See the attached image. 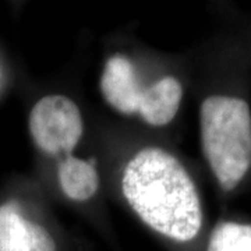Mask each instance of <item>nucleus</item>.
Returning a JSON list of instances; mask_svg holds the SVG:
<instances>
[{
  "label": "nucleus",
  "mask_w": 251,
  "mask_h": 251,
  "mask_svg": "<svg viewBox=\"0 0 251 251\" xmlns=\"http://www.w3.org/2000/svg\"><path fill=\"white\" fill-rule=\"evenodd\" d=\"M57 180L63 194L75 202L91 200L99 188L95 166L74 155H67L57 163Z\"/></svg>",
  "instance_id": "6"
},
{
  "label": "nucleus",
  "mask_w": 251,
  "mask_h": 251,
  "mask_svg": "<svg viewBox=\"0 0 251 251\" xmlns=\"http://www.w3.org/2000/svg\"><path fill=\"white\" fill-rule=\"evenodd\" d=\"M206 251H251V224L224 221L216 225Z\"/></svg>",
  "instance_id": "7"
},
{
  "label": "nucleus",
  "mask_w": 251,
  "mask_h": 251,
  "mask_svg": "<svg viewBox=\"0 0 251 251\" xmlns=\"http://www.w3.org/2000/svg\"><path fill=\"white\" fill-rule=\"evenodd\" d=\"M122 191L144 224L179 243L201 232L204 212L194 180L181 162L158 147L133 155L122 175Z\"/></svg>",
  "instance_id": "1"
},
{
  "label": "nucleus",
  "mask_w": 251,
  "mask_h": 251,
  "mask_svg": "<svg viewBox=\"0 0 251 251\" xmlns=\"http://www.w3.org/2000/svg\"><path fill=\"white\" fill-rule=\"evenodd\" d=\"M205 161L224 191H233L251 169V109L247 100L211 95L200 106Z\"/></svg>",
  "instance_id": "2"
},
{
  "label": "nucleus",
  "mask_w": 251,
  "mask_h": 251,
  "mask_svg": "<svg viewBox=\"0 0 251 251\" xmlns=\"http://www.w3.org/2000/svg\"><path fill=\"white\" fill-rule=\"evenodd\" d=\"M53 236L21 214L16 202L0 206V251H56Z\"/></svg>",
  "instance_id": "5"
},
{
  "label": "nucleus",
  "mask_w": 251,
  "mask_h": 251,
  "mask_svg": "<svg viewBox=\"0 0 251 251\" xmlns=\"http://www.w3.org/2000/svg\"><path fill=\"white\" fill-rule=\"evenodd\" d=\"M99 87L110 108L126 116H140L152 127L169 125L183 99V85L176 77L166 75L144 87L131 60L122 53L106 60Z\"/></svg>",
  "instance_id": "3"
},
{
  "label": "nucleus",
  "mask_w": 251,
  "mask_h": 251,
  "mask_svg": "<svg viewBox=\"0 0 251 251\" xmlns=\"http://www.w3.org/2000/svg\"><path fill=\"white\" fill-rule=\"evenodd\" d=\"M29 134L39 151L49 156L72 155L84 133L77 103L64 95H46L32 108Z\"/></svg>",
  "instance_id": "4"
}]
</instances>
